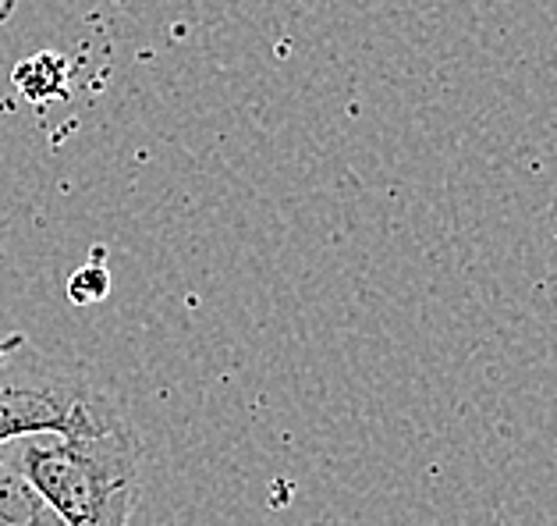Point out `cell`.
<instances>
[{"mask_svg": "<svg viewBox=\"0 0 557 526\" xmlns=\"http://www.w3.org/2000/svg\"><path fill=\"white\" fill-rule=\"evenodd\" d=\"M107 292H111V274H107L100 264L78 267L72 281H67V295H72V303H78V306L100 303V299H107Z\"/></svg>", "mask_w": 557, "mask_h": 526, "instance_id": "obj_5", "label": "cell"}, {"mask_svg": "<svg viewBox=\"0 0 557 526\" xmlns=\"http://www.w3.org/2000/svg\"><path fill=\"white\" fill-rule=\"evenodd\" d=\"M0 526H64L33 484L0 458Z\"/></svg>", "mask_w": 557, "mask_h": 526, "instance_id": "obj_3", "label": "cell"}, {"mask_svg": "<svg viewBox=\"0 0 557 526\" xmlns=\"http://www.w3.org/2000/svg\"><path fill=\"white\" fill-rule=\"evenodd\" d=\"M64 78H67V69L61 58H50V53H39V58L25 61L22 69L15 72V86L22 89L25 100L33 103H44L50 97H64Z\"/></svg>", "mask_w": 557, "mask_h": 526, "instance_id": "obj_4", "label": "cell"}, {"mask_svg": "<svg viewBox=\"0 0 557 526\" xmlns=\"http://www.w3.org/2000/svg\"><path fill=\"white\" fill-rule=\"evenodd\" d=\"M0 458L58 512L64 526H132L139 502V438L121 420L83 435H33Z\"/></svg>", "mask_w": 557, "mask_h": 526, "instance_id": "obj_1", "label": "cell"}, {"mask_svg": "<svg viewBox=\"0 0 557 526\" xmlns=\"http://www.w3.org/2000/svg\"><path fill=\"white\" fill-rule=\"evenodd\" d=\"M15 4L18 0H0V22H8L11 15H15Z\"/></svg>", "mask_w": 557, "mask_h": 526, "instance_id": "obj_6", "label": "cell"}, {"mask_svg": "<svg viewBox=\"0 0 557 526\" xmlns=\"http://www.w3.org/2000/svg\"><path fill=\"white\" fill-rule=\"evenodd\" d=\"M121 424L86 377L44 359L22 339L0 345V444L33 435H83Z\"/></svg>", "mask_w": 557, "mask_h": 526, "instance_id": "obj_2", "label": "cell"}]
</instances>
